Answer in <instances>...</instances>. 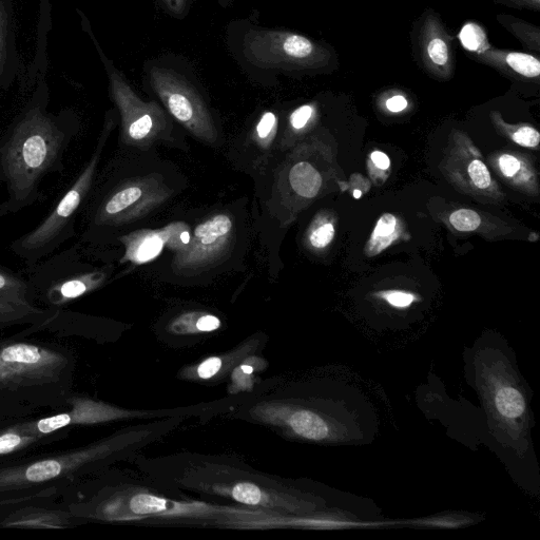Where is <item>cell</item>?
Here are the masks:
<instances>
[{
  "mask_svg": "<svg viewBox=\"0 0 540 540\" xmlns=\"http://www.w3.org/2000/svg\"><path fill=\"white\" fill-rule=\"evenodd\" d=\"M499 167L506 177H513L520 169V162L510 154H505L499 160Z\"/></svg>",
  "mask_w": 540,
  "mask_h": 540,
  "instance_id": "836d02e7",
  "label": "cell"
},
{
  "mask_svg": "<svg viewBox=\"0 0 540 540\" xmlns=\"http://www.w3.org/2000/svg\"><path fill=\"white\" fill-rule=\"evenodd\" d=\"M419 45L424 68L447 79L454 70L452 47L448 33L434 14L424 18Z\"/></svg>",
  "mask_w": 540,
  "mask_h": 540,
  "instance_id": "30bf717a",
  "label": "cell"
},
{
  "mask_svg": "<svg viewBox=\"0 0 540 540\" xmlns=\"http://www.w3.org/2000/svg\"><path fill=\"white\" fill-rule=\"evenodd\" d=\"M335 237V228L332 223H324L313 229L310 235L311 244L317 248L322 249L331 244Z\"/></svg>",
  "mask_w": 540,
  "mask_h": 540,
  "instance_id": "4316f807",
  "label": "cell"
},
{
  "mask_svg": "<svg viewBox=\"0 0 540 540\" xmlns=\"http://www.w3.org/2000/svg\"><path fill=\"white\" fill-rule=\"evenodd\" d=\"M385 299L395 307H408L414 302L412 295L400 292L391 293Z\"/></svg>",
  "mask_w": 540,
  "mask_h": 540,
  "instance_id": "e575fe53",
  "label": "cell"
},
{
  "mask_svg": "<svg viewBox=\"0 0 540 540\" xmlns=\"http://www.w3.org/2000/svg\"><path fill=\"white\" fill-rule=\"evenodd\" d=\"M506 23L501 22L506 27L508 26L516 35L520 37V40L523 42H527L529 44V47H535L536 50L539 49V33L538 30L531 27L530 25H526L523 22H518L516 19L510 18V16H506Z\"/></svg>",
  "mask_w": 540,
  "mask_h": 540,
  "instance_id": "484cf974",
  "label": "cell"
},
{
  "mask_svg": "<svg viewBox=\"0 0 540 540\" xmlns=\"http://www.w3.org/2000/svg\"><path fill=\"white\" fill-rule=\"evenodd\" d=\"M12 0H0V92L8 89L21 74Z\"/></svg>",
  "mask_w": 540,
  "mask_h": 540,
  "instance_id": "4fadbf2b",
  "label": "cell"
},
{
  "mask_svg": "<svg viewBox=\"0 0 540 540\" xmlns=\"http://www.w3.org/2000/svg\"><path fill=\"white\" fill-rule=\"evenodd\" d=\"M156 88L169 113L195 138L207 144L216 143L218 130L199 95L170 77L160 76Z\"/></svg>",
  "mask_w": 540,
  "mask_h": 540,
  "instance_id": "8992f818",
  "label": "cell"
},
{
  "mask_svg": "<svg viewBox=\"0 0 540 540\" xmlns=\"http://www.w3.org/2000/svg\"><path fill=\"white\" fill-rule=\"evenodd\" d=\"M89 255L81 241L29 267L32 303L64 308L101 288L110 276V267L94 266L87 261Z\"/></svg>",
  "mask_w": 540,
  "mask_h": 540,
  "instance_id": "277c9868",
  "label": "cell"
},
{
  "mask_svg": "<svg viewBox=\"0 0 540 540\" xmlns=\"http://www.w3.org/2000/svg\"><path fill=\"white\" fill-rule=\"evenodd\" d=\"M495 405L499 414L508 419H516L522 416L526 410L524 396L512 387L497 391Z\"/></svg>",
  "mask_w": 540,
  "mask_h": 540,
  "instance_id": "ffe728a7",
  "label": "cell"
},
{
  "mask_svg": "<svg viewBox=\"0 0 540 540\" xmlns=\"http://www.w3.org/2000/svg\"><path fill=\"white\" fill-rule=\"evenodd\" d=\"M314 109L311 106H302L298 108L291 117L292 126L300 130L304 128L313 117Z\"/></svg>",
  "mask_w": 540,
  "mask_h": 540,
  "instance_id": "d6a6232c",
  "label": "cell"
},
{
  "mask_svg": "<svg viewBox=\"0 0 540 540\" xmlns=\"http://www.w3.org/2000/svg\"><path fill=\"white\" fill-rule=\"evenodd\" d=\"M111 91L122 115V141L145 148L170 139L171 126L156 105L142 103L117 76L111 75Z\"/></svg>",
  "mask_w": 540,
  "mask_h": 540,
  "instance_id": "5b68a950",
  "label": "cell"
},
{
  "mask_svg": "<svg viewBox=\"0 0 540 540\" xmlns=\"http://www.w3.org/2000/svg\"><path fill=\"white\" fill-rule=\"evenodd\" d=\"M450 222L458 231L470 233V231H474L480 226L481 219L477 212L473 210L460 209L452 214Z\"/></svg>",
  "mask_w": 540,
  "mask_h": 540,
  "instance_id": "d4e9b609",
  "label": "cell"
},
{
  "mask_svg": "<svg viewBox=\"0 0 540 540\" xmlns=\"http://www.w3.org/2000/svg\"><path fill=\"white\" fill-rule=\"evenodd\" d=\"M459 40L465 49L477 54V56L490 49L485 30L475 23H469L462 27Z\"/></svg>",
  "mask_w": 540,
  "mask_h": 540,
  "instance_id": "7402d4cb",
  "label": "cell"
},
{
  "mask_svg": "<svg viewBox=\"0 0 540 540\" xmlns=\"http://www.w3.org/2000/svg\"><path fill=\"white\" fill-rule=\"evenodd\" d=\"M223 359L220 357H210L204 360L197 369V375L202 380L214 378L222 370Z\"/></svg>",
  "mask_w": 540,
  "mask_h": 540,
  "instance_id": "f546056e",
  "label": "cell"
},
{
  "mask_svg": "<svg viewBox=\"0 0 540 540\" xmlns=\"http://www.w3.org/2000/svg\"><path fill=\"white\" fill-rule=\"evenodd\" d=\"M49 103V89L41 80L29 103L0 137V183L8 195L0 204V218L40 202L43 181L65 169V154L81 124L72 110L54 113L48 109Z\"/></svg>",
  "mask_w": 540,
  "mask_h": 540,
  "instance_id": "6da1fadb",
  "label": "cell"
},
{
  "mask_svg": "<svg viewBox=\"0 0 540 540\" xmlns=\"http://www.w3.org/2000/svg\"><path fill=\"white\" fill-rule=\"evenodd\" d=\"M221 327V320L214 316L203 314L198 317L197 320V332L198 333H211L218 331Z\"/></svg>",
  "mask_w": 540,
  "mask_h": 540,
  "instance_id": "1f68e13d",
  "label": "cell"
},
{
  "mask_svg": "<svg viewBox=\"0 0 540 540\" xmlns=\"http://www.w3.org/2000/svg\"><path fill=\"white\" fill-rule=\"evenodd\" d=\"M135 416H139V413L122 410L114 407V405L73 391L68 399L66 409L36 415L35 424L38 432L54 434L65 430H73L75 427L92 426V424Z\"/></svg>",
  "mask_w": 540,
  "mask_h": 540,
  "instance_id": "52a82bcc",
  "label": "cell"
},
{
  "mask_svg": "<svg viewBox=\"0 0 540 540\" xmlns=\"http://www.w3.org/2000/svg\"><path fill=\"white\" fill-rule=\"evenodd\" d=\"M397 219L391 214L383 215L378 221L371 242L368 246L370 256H375L390 246L397 237L395 230Z\"/></svg>",
  "mask_w": 540,
  "mask_h": 540,
  "instance_id": "44dd1931",
  "label": "cell"
},
{
  "mask_svg": "<svg viewBox=\"0 0 540 540\" xmlns=\"http://www.w3.org/2000/svg\"><path fill=\"white\" fill-rule=\"evenodd\" d=\"M469 176L476 187L486 189L490 187L492 179L487 166L479 160L473 161L469 166Z\"/></svg>",
  "mask_w": 540,
  "mask_h": 540,
  "instance_id": "83f0119b",
  "label": "cell"
},
{
  "mask_svg": "<svg viewBox=\"0 0 540 540\" xmlns=\"http://www.w3.org/2000/svg\"><path fill=\"white\" fill-rule=\"evenodd\" d=\"M512 139L520 146L536 148L540 142V135L538 131L532 127H523L513 134Z\"/></svg>",
  "mask_w": 540,
  "mask_h": 540,
  "instance_id": "f1b7e54d",
  "label": "cell"
},
{
  "mask_svg": "<svg viewBox=\"0 0 540 540\" xmlns=\"http://www.w3.org/2000/svg\"><path fill=\"white\" fill-rule=\"evenodd\" d=\"M277 126V118L273 112L263 115L257 126V134L262 142H266L274 134Z\"/></svg>",
  "mask_w": 540,
  "mask_h": 540,
  "instance_id": "4dcf8cb0",
  "label": "cell"
},
{
  "mask_svg": "<svg viewBox=\"0 0 540 540\" xmlns=\"http://www.w3.org/2000/svg\"><path fill=\"white\" fill-rule=\"evenodd\" d=\"M76 520L61 506L38 503L15 507L2 519L0 527L19 529H67Z\"/></svg>",
  "mask_w": 540,
  "mask_h": 540,
  "instance_id": "8fae6325",
  "label": "cell"
},
{
  "mask_svg": "<svg viewBox=\"0 0 540 540\" xmlns=\"http://www.w3.org/2000/svg\"><path fill=\"white\" fill-rule=\"evenodd\" d=\"M50 312V308H42L0 296V331L13 326L35 324L49 316Z\"/></svg>",
  "mask_w": 540,
  "mask_h": 540,
  "instance_id": "e0dca14e",
  "label": "cell"
},
{
  "mask_svg": "<svg viewBox=\"0 0 540 540\" xmlns=\"http://www.w3.org/2000/svg\"><path fill=\"white\" fill-rule=\"evenodd\" d=\"M289 181L297 194L306 199L315 198L322 186L320 173L311 164L304 162L292 168Z\"/></svg>",
  "mask_w": 540,
  "mask_h": 540,
  "instance_id": "ac0fdd59",
  "label": "cell"
},
{
  "mask_svg": "<svg viewBox=\"0 0 540 540\" xmlns=\"http://www.w3.org/2000/svg\"><path fill=\"white\" fill-rule=\"evenodd\" d=\"M57 496H59V493H57V491L55 490L50 489L0 498V511H7L15 507L30 504L52 503V501H54Z\"/></svg>",
  "mask_w": 540,
  "mask_h": 540,
  "instance_id": "cb8c5ba5",
  "label": "cell"
},
{
  "mask_svg": "<svg viewBox=\"0 0 540 540\" xmlns=\"http://www.w3.org/2000/svg\"><path fill=\"white\" fill-rule=\"evenodd\" d=\"M371 159L374 164L381 169H389L391 166L390 158L387 156V154L381 151L373 152Z\"/></svg>",
  "mask_w": 540,
  "mask_h": 540,
  "instance_id": "8d00e7d4",
  "label": "cell"
},
{
  "mask_svg": "<svg viewBox=\"0 0 540 540\" xmlns=\"http://www.w3.org/2000/svg\"><path fill=\"white\" fill-rule=\"evenodd\" d=\"M508 2H511L514 5L522 6V7H529V8H535V9L539 8V0H508Z\"/></svg>",
  "mask_w": 540,
  "mask_h": 540,
  "instance_id": "74e56055",
  "label": "cell"
},
{
  "mask_svg": "<svg viewBox=\"0 0 540 540\" xmlns=\"http://www.w3.org/2000/svg\"><path fill=\"white\" fill-rule=\"evenodd\" d=\"M387 107L392 112H400L408 107V101L403 96L396 95L387 102Z\"/></svg>",
  "mask_w": 540,
  "mask_h": 540,
  "instance_id": "d590c367",
  "label": "cell"
},
{
  "mask_svg": "<svg viewBox=\"0 0 540 540\" xmlns=\"http://www.w3.org/2000/svg\"><path fill=\"white\" fill-rule=\"evenodd\" d=\"M0 296L34 305L28 281L2 267H0Z\"/></svg>",
  "mask_w": 540,
  "mask_h": 540,
  "instance_id": "d6986e66",
  "label": "cell"
},
{
  "mask_svg": "<svg viewBox=\"0 0 540 540\" xmlns=\"http://www.w3.org/2000/svg\"><path fill=\"white\" fill-rule=\"evenodd\" d=\"M234 227L233 219L226 214L208 218L197 226L190 243L182 246L176 265L196 270L215 264L233 244Z\"/></svg>",
  "mask_w": 540,
  "mask_h": 540,
  "instance_id": "ba28073f",
  "label": "cell"
},
{
  "mask_svg": "<svg viewBox=\"0 0 540 540\" xmlns=\"http://www.w3.org/2000/svg\"><path fill=\"white\" fill-rule=\"evenodd\" d=\"M261 415L267 421L283 419L286 427L305 439L322 440L329 436V427H327L325 421L312 412H291L288 409L274 405V407L265 409Z\"/></svg>",
  "mask_w": 540,
  "mask_h": 540,
  "instance_id": "5bb4252c",
  "label": "cell"
},
{
  "mask_svg": "<svg viewBox=\"0 0 540 540\" xmlns=\"http://www.w3.org/2000/svg\"><path fill=\"white\" fill-rule=\"evenodd\" d=\"M190 240H191V236H190L189 231L188 230L182 231V233L180 234V244H182V246H186L190 243Z\"/></svg>",
  "mask_w": 540,
  "mask_h": 540,
  "instance_id": "f35d334b",
  "label": "cell"
},
{
  "mask_svg": "<svg viewBox=\"0 0 540 540\" xmlns=\"http://www.w3.org/2000/svg\"><path fill=\"white\" fill-rule=\"evenodd\" d=\"M361 196H362V192H361L360 190L356 189V190L354 191V198H355V199H360Z\"/></svg>",
  "mask_w": 540,
  "mask_h": 540,
  "instance_id": "ab89813d",
  "label": "cell"
},
{
  "mask_svg": "<svg viewBox=\"0 0 540 540\" xmlns=\"http://www.w3.org/2000/svg\"><path fill=\"white\" fill-rule=\"evenodd\" d=\"M114 126L113 121L107 118L92 156L79 177L40 224L10 245L11 252L21 258L28 268L53 255L75 236L77 216L81 214L91 195L103 152Z\"/></svg>",
  "mask_w": 540,
  "mask_h": 540,
  "instance_id": "3957f363",
  "label": "cell"
},
{
  "mask_svg": "<svg viewBox=\"0 0 540 540\" xmlns=\"http://www.w3.org/2000/svg\"><path fill=\"white\" fill-rule=\"evenodd\" d=\"M229 493L239 503L247 506L265 507L270 504L269 495L258 486L250 484V482L236 485Z\"/></svg>",
  "mask_w": 540,
  "mask_h": 540,
  "instance_id": "603a6c76",
  "label": "cell"
},
{
  "mask_svg": "<svg viewBox=\"0 0 540 540\" xmlns=\"http://www.w3.org/2000/svg\"><path fill=\"white\" fill-rule=\"evenodd\" d=\"M478 57L492 67L513 72L527 79H538L540 74L539 60L531 54L489 49Z\"/></svg>",
  "mask_w": 540,
  "mask_h": 540,
  "instance_id": "2e32d148",
  "label": "cell"
},
{
  "mask_svg": "<svg viewBox=\"0 0 540 540\" xmlns=\"http://www.w3.org/2000/svg\"><path fill=\"white\" fill-rule=\"evenodd\" d=\"M75 372L68 345L19 333L0 337V419L66 409Z\"/></svg>",
  "mask_w": 540,
  "mask_h": 540,
  "instance_id": "7a4b0ae2",
  "label": "cell"
},
{
  "mask_svg": "<svg viewBox=\"0 0 540 540\" xmlns=\"http://www.w3.org/2000/svg\"><path fill=\"white\" fill-rule=\"evenodd\" d=\"M269 46L275 51H268L266 59L275 54L273 61L284 62L302 68L321 67L329 60V54L316 46L308 38L297 34L268 35Z\"/></svg>",
  "mask_w": 540,
  "mask_h": 540,
  "instance_id": "7c38bea8",
  "label": "cell"
},
{
  "mask_svg": "<svg viewBox=\"0 0 540 540\" xmlns=\"http://www.w3.org/2000/svg\"><path fill=\"white\" fill-rule=\"evenodd\" d=\"M173 231L171 226L160 231H139L122 238L126 246V254L123 261H130L137 264L146 263L157 258L164 248L166 242H171Z\"/></svg>",
  "mask_w": 540,
  "mask_h": 540,
  "instance_id": "9a60e30c",
  "label": "cell"
},
{
  "mask_svg": "<svg viewBox=\"0 0 540 540\" xmlns=\"http://www.w3.org/2000/svg\"><path fill=\"white\" fill-rule=\"evenodd\" d=\"M35 416L0 419V467L36 454L44 448L63 441L72 430L54 434L38 432Z\"/></svg>",
  "mask_w": 540,
  "mask_h": 540,
  "instance_id": "9c48e42d",
  "label": "cell"
}]
</instances>
